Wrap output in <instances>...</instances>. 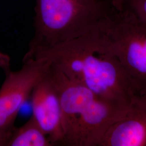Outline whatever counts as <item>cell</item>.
Returning <instances> with one entry per match:
<instances>
[{"instance_id":"obj_4","label":"cell","mask_w":146,"mask_h":146,"mask_svg":"<svg viewBox=\"0 0 146 146\" xmlns=\"http://www.w3.org/2000/svg\"><path fill=\"white\" fill-rule=\"evenodd\" d=\"M100 26L139 93H146V22L128 11L114 9Z\"/></svg>"},{"instance_id":"obj_1","label":"cell","mask_w":146,"mask_h":146,"mask_svg":"<svg viewBox=\"0 0 146 146\" xmlns=\"http://www.w3.org/2000/svg\"><path fill=\"white\" fill-rule=\"evenodd\" d=\"M24 58L46 61L69 79L118 106L128 107L140 94L110 49L100 23L80 36Z\"/></svg>"},{"instance_id":"obj_5","label":"cell","mask_w":146,"mask_h":146,"mask_svg":"<svg viewBox=\"0 0 146 146\" xmlns=\"http://www.w3.org/2000/svg\"><path fill=\"white\" fill-rule=\"evenodd\" d=\"M21 68L9 70L0 88V131L13 129L21 107L46 73L49 63L34 58H23Z\"/></svg>"},{"instance_id":"obj_6","label":"cell","mask_w":146,"mask_h":146,"mask_svg":"<svg viewBox=\"0 0 146 146\" xmlns=\"http://www.w3.org/2000/svg\"><path fill=\"white\" fill-rule=\"evenodd\" d=\"M48 68L31 93L32 116L54 146H62L63 132L60 99Z\"/></svg>"},{"instance_id":"obj_7","label":"cell","mask_w":146,"mask_h":146,"mask_svg":"<svg viewBox=\"0 0 146 146\" xmlns=\"http://www.w3.org/2000/svg\"><path fill=\"white\" fill-rule=\"evenodd\" d=\"M100 146H146V93L133 98L126 114L110 127Z\"/></svg>"},{"instance_id":"obj_11","label":"cell","mask_w":146,"mask_h":146,"mask_svg":"<svg viewBox=\"0 0 146 146\" xmlns=\"http://www.w3.org/2000/svg\"><path fill=\"white\" fill-rule=\"evenodd\" d=\"M113 5L115 10L122 11L123 10V5L125 0H107Z\"/></svg>"},{"instance_id":"obj_10","label":"cell","mask_w":146,"mask_h":146,"mask_svg":"<svg viewBox=\"0 0 146 146\" xmlns=\"http://www.w3.org/2000/svg\"><path fill=\"white\" fill-rule=\"evenodd\" d=\"M14 128L11 130L0 131V146H8Z\"/></svg>"},{"instance_id":"obj_9","label":"cell","mask_w":146,"mask_h":146,"mask_svg":"<svg viewBox=\"0 0 146 146\" xmlns=\"http://www.w3.org/2000/svg\"><path fill=\"white\" fill-rule=\"evenodd\" d=\"M123 10L131 12L146 22V0H125Z\"/></svg>"},{"instance_id":"obj_8","label":"cell","mask_w":146,"mask_h":146,"mask_svg":"<svg viewBox=\"0 0 146 146\" xmlns=\"http://www.w3.org/2000/svg\"><path fill=\"white\" fill-rule=\"evenodd\" d=\"M7 146H54L32 116L20 128H15Z\"/></svg>"},{"instance_id":"obj_2","label":"cell","mask_w":146,"mask_h":146,"mask_svg":"<svg viewBox=\"0 0 146 146\" xmlns=\"http://www.w3.org/2000/svg\"><path fill=\"white\" fill-rule=\"evenodd\" d=\"M48 73L59 94L62 114V146H100L110 127L129 108L104 99L72 81L50 63Z\"/></svg>"},{"instance_id":"obj_3","label":"cell","mask_w":146,"mask_h":146,"mask_svg":"<svg viewBox=\"0 0 146 146\" xmlns=\"http://www.w3.org/2000/svg\"><path fill=\"white\" fill-rule=\"evenodd\" d=\"M114 9L107 0H35L34 35L26 54L83 35Z\"/></svg>"}]
</instances>
